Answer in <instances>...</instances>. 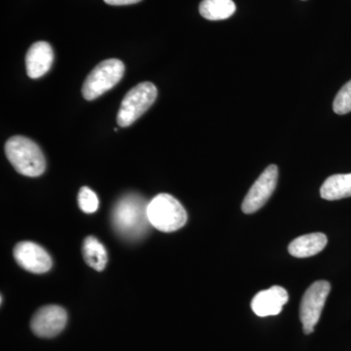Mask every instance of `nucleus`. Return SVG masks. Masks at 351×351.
<instances>
[{
	"label": "nucleus",
	"instance_id": "nucleus-1",
	"mask_svg": "<svg viewBox=\"0 0 351 351\" xmlns=\"http://www.w3.org/2000/svg\"><path fill=\"white\" fill-rule=\"evenodd\" d=\"M149 203L143 196L129 193L122 196L112 210V226L122 239L136 241L143 239L149 230Z\"/></svg>",
	"mask_w": 351,
	"mask_h": 351
},
{
	"label": "nucleus",
	"instance_id": "nucleus-2",
	"mask_svg": "<svg viewBox=\"0 0 351 351\" xmlns=\"http://www.w3.org/2000/svg\"><path fill=\"white\" fill-rule=\"evenodd\" d=\"M7 158L18 173L27 177H38L46 168L43 152L31 138L15 136L5 144Z\"/></svg>",
	"mask_w": 351,
	"mask_h": 351
},
{
	"label": "nucleus",
	"instance_id": "nucleus-3",
	"mask_svg": "<svg viewBox=\"0 0 351 351\" xmlns=\"http://www.w3.org/2000/svg\"><path fill=\"white\" fill-rule=\"evenodd\" d=\"M147 216L151 225L163 232H176L188 221V214L181 203L167 193L156 195L149 203Z\"/></svg>",
	"mask_w": 351,
	"mask_h": 351
},
{
	"label": "nucleus",
	"instance_id": "nucleus-4",
	"mask_svg": "<svg viewBox=\"0 0 351 351\" xmlns=\"http://www.w3.org/2000/svg\"><path fill=\"white\" fill-rule=\"evenodd\" d=\"M125 66L120 60L110 59L101 62L87 76L82 87V94L87 101H93L121 80Z\"/></svg>",
	"mask_w": 351,
	"mask_h": 351
},
{
	"label": "nucleus",
	"instance_id": "nucleus-5",
	"mask_svg": "<svg viewBox=\"0 0 351 351\" xmlns=\"http://www.w3.org/2000/svg\"><path fill=\"white\" fill-rule=\"evenodd\" d=\"M157 98L156 85L143 82L132 88L124 97L117 113V124L121 127L132 125L154 105Z\"/></svg>",
	"mask_w": 351,
	"mask_h": 351
},
{
	"label": "nucleus",
	"instance_id": "nucleus-6",
	"mask_svg": "<svg viewBox=\"0 0 351 351\" xmlns=\"http://www.w3.org/2000/svg\"><path fill=\"white\" fill-rule=\"evenodd\" d=\"M331 291V284L328 281H316L309 286L304 293L300 308V317L304 334L309 335L314 331L320 319L325 302Z\"/></svg>",
	"mask_w": 351,
	"mask_h": 351
},
{
	"label": "nucleus",
	"instance_id": "nucleus-7",
	"mask_svg": "<svg viewBox=\"0 0 351 351\" xmlns=\"http://www.w3.org/2000/svg\"><path fill=\"white\" fill-rule=\"evenodd\" d=\"M277 180L278 168L272 164L263 171L245 196L241 207L243 213L253 214L260 210L276 191Z\"/></svg>",
	"mask_w": 351,
	"mask_h": 351
},
{
	"label": "nucleus",
	"instance_id": "nucleus-8",
	"mask_svg": "<svg viewBox=\"0 0 351 351\" xmlns=\"http://www.w3.org/2000/svg\"><path fill=\"white\" fill-rule=\"evenodd\" d=\"M68 321V314L63 307L46 306L41 307L32 317V332L39 338H54L63 331Z\"/></svg>",
	"mask_w": 351,
	"mask_h": 351
},
{
	"label": "nucleus",
	"instance_id": "nucleus-9",
	"mask_svg": "<svg viewBox=\"0 0 351 351\" xmlns=\"http://www.w3.org/2000/svg\"><path fill=\"white\" fill-rule=\"evenodd\" d=\"M14 258L20 267L32 274H44L52 267L49 254L34 242L23 241L16 245Z\"/></svg>",
	"mask_w": 351,
	"mask_h": 351
},
{
	"label": "nucleus",
	"instance_id": "nucleus-10",
	"mask_svg": "<svg viewBox=\"0 0 351 351\" xmlns=\"http://www.w3.org/2000/svg\"><path fill=\"white\" fill-rule=\"evenodd\" d=\"M287 291L280 286H272L267 290L262 291L252 300V311L260 317L277 315L282 311L287 304Z\"/></svg>",
	"mask_w": 351,
	"mask_h": 351
},
{
	"label": "nucleus",
	"instance_id": "nucleus-11",
	"mask_svg": "<svg viewBox=\"0 0 351 351\" xmlns=\"http://www.w3.org/2000/svg\"><path fill=\"white\" fill-rule=\"evenodd\" d=\"M54 60L52 47L45 41L32 44L25 56L27 75L31 78L41 77L49 71Z\"/></svg>",
	"mask_w": 351,
	"mask_h": 351
},
{
	"label": "nucleus",
	"instance_id": "nucleus-12",
	"mask_svg": "<svg viewBox=\"0 0 351 351\" xmlns=\"http://www.w3.org/2000/svg\"><path fill=\"white\" fill-rule=\"evenodd\" d=\"M328 243L327 237L323 233L315 232L302 235L289 244L288 251L295 258H308L317 255Z\"/></svg>",
	"mask_w": 351,
	"mask_h": 351
},
{
	"label": "nucleus",
	"instance_id": "nucleus-13",
	"mask_svg": "<svg viewBox=\"0 0 351 351\" xmlns=\"http://www.w3.org/2000/svg\"><path fill=\"white\" fill-rule=\"evenodd\" d=\"M320 195L325 200H339L351 196L350 174L332 175L320 189Z\"/></svg>",
	"mask_w": 351,
	"mask_h": 351
},
{
	"label": "nucleus",
	"instance_id": "nucleus-14",
	"mask_svg": "<svg viewBox=\"0 0 351 351\" xmlns=\"http://www.w3.org/2000/svg\"><path fill=\"white\" fill-rule=\"evenodd\" d=\"M237 10L232 0H203L199 5L201 16L210 21H221L232 17Z\"/></svg>",
	"mask_w": 351,
	"mask_h": 351
},
{
	"label": "nucleus",
	"instance_id": "nucleus-15",
	"mask_svg": "<svg viewBox=\"0 0 351 351\" xmlns=\"http://www.w3.org/2000/svg\"><path fill=\"white\" fill-rule=\"evenodd\" d=\"M83 257L89 267L98 271L105 269L108 263V253L104 245L93 237H88L83 242Z\"/></svg>",
	"mask_w": 351,
	"mask_h": 351
},
{
	"label": "nucleus",
	"instance_id": "nucleus-16",
	"mask_svg": "<svg viewBox=\"0 0 351 351\" xmlns=\"http://www.w3.org/2000/svg\"><path fill=\"white\" fill-rule=\"evenodd\" d=\"M332 108L337 114L343 115L351 112V80L343 85L335 98Z\"/></svg>",
	"mask_w": 351,
	"mask_h": 351
},
{
	"label": "nucleus",
	"instance_id": "nucleus-17",
	"mask_svg": "<svg viewBox=\"0 0 351 351\" xmlns=\"http://www.w3.org/2000/svg\"><path fill=\"white\" fill-rule=\"evenodd\" d=\"M78 205L84 213H94L99 208L98 196L91 189L83 186L78 193Z\"/></svg>",
	"mask_w": 351,
	"mask_h": 351
},
{
	"label": "nucleus",
	"instance_id": "nucleus-18",
	"mask_svg": "<svg viewBox=\"0 0 351 351\" xmlns=\"http://www.w3.org/2000/svg\"><path fill=\"white\" fill-rule=\"evenodd\" d=\"M107 4L110 5L120 6V5H130V4L138 3L142 0H104Z\"/></svg>",
	"mask_w": 351,
	"mask_h": 351
}]
</instances>
